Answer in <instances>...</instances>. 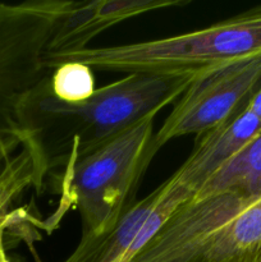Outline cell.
<instances>
[{
	"label": "cell",
	"mask_w": 261,
	"mask_h": 262,
	"mask_svg": "<svg viewBox=\"0 0 261 262\" xmlns=\"http://www.w3.org/2000/svg\"><path fill=\"white\" fill-rule=\"evenodd\" d=\"M194 76L132 73L71 104L54 96L50 76L26 96L19 112L25 147L41 192L49 173L90 152L150 114L176 102ZM23 147V148H25Z\"/></svg>",
	"instance_id": "cell-1"
},
{
	"label": "cell",
	"mask_w": 261,
	"mask_h": 262,
	"mask_svg": "<svg viewBox=\"0 0 261 262\" xmlns=\"http://www.w3.org/2000/svg\"><path fill=\"white\" fill-rule=\"evenodd\" d=\"M63 0L0 3V227L32 184L19 112L26 96L53 71L44 67L49 36Z\"/></svg>",
	"instance_id": "cell-2"
},
{
	"label": "cell",
	"mask_w": 261,
	"mask_h": 262,
	"mask_svg": "<svg viewBox=\"0 0 261 262\" xmlns=\"http://www.w3.org/2000/svg\"><path fill=\"white\" fill-rule=\"evenodd\" d=\"M261 55V4L201 30L156 40L94 46L61 55H45L49 71L76 61L102 72L156 76H197L216 67Z\"/></svg>",
	"instance_id": "cell-3"
},
{
	"label": "cell",
	"mask_w": 261,
	"mask_h": 262,
	"mask_svg": "<svg viewBox=\"0 0 261 262\" xmlns=\"http://www.w3.org/2000/svg\"><path fill=\"white\" fill-rule=\"evenodd\" d=\"M156 115H147L64 166L60 201L49 225H55L69 207L81 216V241L101 237L118 224L136 202L141 178L159 151L154 143Z\"/></svg>",
	"instance_id": "cell-4"
},
{
	"label": "cell",
	"mask_w": 261,
	"mask_h": 262,
	"mask_svg": "<svg viewBox=\"0 0 261 262\" xmlns=\"http://www.w3.org/2000/svg\"><path fill=\"white\" fill-rule=\"evenodd\" d=\"M261 87V55L241 59L194 76L155 132L156 148L178 137L207 132L240 114Z\"/></svg>",
	"instance_id": "cell-5"
},
{
	"label": "cell",
	"mask_w": 261,
	"mask_h": 262,
	"mask_svg": "<svg viewBox=\"0 0 261 262\" xmlns=\"http://www.w3.org/2000/svg\"><path fill=\"white\" fill-rule=\"evenodd\" d=\"M250 204L230 193L189 199L129 262H207L217 232Z\"/></svg>",
	"instance_id": "cell-6"
},
{
	"label": "cell",
	"mask_w": 261,
	"mask_h": 262,
	"mask_svg": "<svg viewBox=\"0 0 261 262\" xmlns=\"http://www.w3.org/2000/svg\"><path fill=\"white\" fill-rule=\"evenodd\" d=\"M192 196L189 189L169 177L151 193L136 201L109 233L79 241L63 262H129L171 212Z\"/></svg>",
	"instance_id": "cell-7"
},
{
	"label": "cell",
	"mask_w": 261,
	"mask_h": 262,
	"mask_svg": "<svg viewBox=\"0 0 261 262\" xmlns=\"http://www.w3.org/2000/svg\"><path fill=\"white\" fill-rule=\"evenodd\" d=\"M187 4L189 0H63L53 20L45 55L83 50L97 35L118 23L155 10Z\"/></svg>",
	"instance_id": "cell-8"
},
{
	"label": "cell",
	"mask_w": 261,
	"mask_h": 262,
	"mask_svg": "<svg viewBox=\"0 0 261 262\" xmlns=\"http://www.w3.org/2000/svg\"><path fill=\"white\" fill-rule=\"evenodd\" d=\"M261 132V119L248 106L217 127L196 136L187 160L171 179L196 193L220 168L232 160Z\"/></svg>",
	"instance_id": "cell-9"
},
{
	"label": "cell",
	"mask_w": 261,
	"mask_h": 262,
	"mask_svg": "<svg viewBox=\"0 0 261 262\" xmlns=\"http://www.w3.org/2000/svg\"><path fill=\"white\" fill-rule=\"evenodd\" d=\"M217 193L235 194L250 202L261 197V132L220 168L192 199Z\"/></svg>",
	"instance_id": "cell-10"
},
{
	"label": "cell",
	"mask_w": 261,
	"mask_h": 262,
	"mask_svg": "<svg viewBox=\"0 0 261 262\" xmlns=\"http://www.w3.org/2000/svg\"><path fill=\"white\" fill-rule=\"evenodd\" d=\"M207 262H261V197L217 232Z\"/></svg>",
	"instance_id": "cell-11"
},
{
	"label": "cell",
	"mask_w": 261,
	"mask_h": 262,
	"mask_svg": "<svg viewBox=\"0 0 261 262\" xmlns=\"http://www.w3.org/2000/svg\"><path fill=\"white\" fill-rule=\"evenodd\" d=\"M50 87L60 101L77 104L86 101L95 92V78L89 66L76 61L59 64L50 74Z\"/></svg>",
	"instance_id": "cell-12"
},
{
	"label": "cell",
	"mask_w": 261,
	"mask_h": 262,
	"mask_svg": "<svg viewBox=\"0 0 261 262\" xmlns=\"http://www.w3.org/2000/svg\"><path fill=\"white\" fill-rule=\"evenodd\" d=\"M27 215L25 210L20 209V211L12 222L0 228V261L3 256L8 252V250L15 247V245H18V242L23 238V234H25L23 225H25Z\"/></svg>",
	"instance_id": "cell-13"
},
{
	"label": "cell",
	"mask_w": 261,
	"mask_h": 262,
	"mask_svg": "<svg viewBox=\"0 0 261 262\" xmlns=\"http://www.w3.org/2000/svg\"><path fill=\"white\" fill-rule=\"evenodd\" d=\"M248 109L253 113L257 118L261 119V87L257 90L253 97L251 99L250 104H248Z\"/></svg>",
	"instance_id": "cell-14"
},
{
	"label": "cell",
	"mask_w": 261,
	"mask_h": 262,
	"mask_svg": "<svg viewBox=\"0 0 261 262\" xmlns=\"http://www.w3.org/2000/svg\"><path fill=\"white\" fill-rule=\"evenodd\" d=\"M0 262H12V260L8 257V253H5V255L2 257V261H0Z\"/></svg>",
	"instance_id": "cell-15"
},
{
	"label": "cell",
	"mask_w": 261,
	"mask_h": 262,
	"mask_svg": "<svg viewBox=\"0 0 261 262\" xmlns=\"http://www.w3.org/2000/svg\"><path fill=\"white\" fill-rule=\"evenodd\" d=\"M18 212H19V211H18ZM18 212H17V215H18ZM17 215H15V216H17ZM15 216H14V217H15ZM14 217H13V219H14ZM13 219H12V220H13ZM12 220H10V222H12ZM7 224H8V223H7ZM4 225H5V224H4ZM0 228H2V227H0Z\"/></svg>",
	"instance_id": "cell-16"
}]
</instances>
